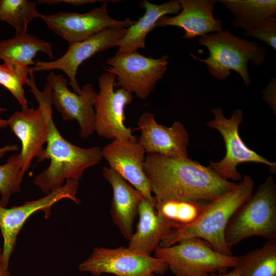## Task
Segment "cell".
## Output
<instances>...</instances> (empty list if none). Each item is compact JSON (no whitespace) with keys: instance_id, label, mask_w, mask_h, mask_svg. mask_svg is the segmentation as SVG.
Returning <instances> with one entry per match:
<instances>
[{"instance_id":"6da1fadb","label":"cell","mask_w":276,"mask_h":276,"mask_svg":"<svg viewBox=\"0 0 276 276\" xmlns=\"http://www.w3.org/2000/svg\"><path fill=\"white\" fill-rule=\"evenodd\" d=\"M143 168L155 203L167 200L210 202L236 185L219 176L210 166L189 157L177 159L147 154Z\"/></svg>"},{"instance_id":"7a4b0ae2","label":"cell","mask_w":276,"mask_h":276,"mask_svg":"<svg viewBox=\"0 0 276 276\" xmlns=\"http://www.w3.org/2000/svg\"><path fill=\"white\" fill-rule=\"evenodd\" d=\"M254 181L244 175L230 191L207 203L191 224L172 229L159 246L168 247L188 238H200L217 251L232 255L225 241V232L229 219L238 208L252 194Z\"/></svg>"},{"instance_id":"3957f363","label":"cell","mask_w":276,"mask_h":276,"mask_svg":"<svg viewBox=\"0 0 276 276\" xmlns=\"http://www.w3.org/2000/svg\"><path fill=\"white\" fill-rule=\"evenodd\" d=\"M46 147L37 162L50 160L48 167L34 179V184L45 195L64 185L67 179L79 181L84 171L100 163L102 148L95 146L83 148L65 139L53 121L52 112L48 115Z\"/></svg>"},{"instance_id":"277c9868","label":"cell","mask_w":276,"mask_h":276,"mask_svg":"<svg viewBox=\"0 0 276 276\" xmlns=\"http://www.w3.org/2000/svg\"><path fill=\"white\" fill-rule=\"evenodd\" d=\"M253 236L276 239V185L272 176L259 185L256 192L235 212L225 232V241L232 248Z\"/></svg>"},{"instance_id":"5b68a950","label":"cell","mask_w":276,"mask_h":276,"mask_svg":"<svg viewBox=\"0 0 276 276\" xmlns=\"http://www.w3.org/2000/svg\"><path fill=\"white\" fill-rule=\"evenodd\" d=\"M198 43L208 49L209 57L200 59L191 55L192 57L205 63L212 76L218 80L225 79L233 70L249 85L248 61L257 66L262 65L264 61L265 52L261 45L241 38L228 30L201 36Z\"/></svg>"},{"instance_id":"8992f818","label":"cell","mask_w":276,"mask_h":276,"mask_svg":"<svg viewBox=\"0 0 276 276\" xmlns=\"http://www.w3.org/2000/svg\"><path fill=\"white\" fill-rule=\"evenodd\" d=\"M26 85L36 99L37 109L22 108L16 111L7 120L8 126L19 139L21 149L19 154L21 160L22 175L30 168L33 159L41 154L46 143L48 133V115L52 112V88L47 82L43 90L37 87L35 75L31 73Z\"/></svg>"},{"instance_id":"52a82bcc","label":"cell","mask_w":276,"mask_h":276,"mask_svg":"<svg viewBox=\"0 0 276 276\" xmlns=\"http://www.w3.org/2000/svg\"><path fill=\"white\" fill-rule=\"evenodd\" d=\"M155 257L163 260L174 276H204L224 273L235 268L238 257L221 254L196 237L182 239L168 247L158 246Z\"/></svg>"},{"instance_id":"ba28073f","label":"cell","mask_w":276,"mask_h":276,"mask_svg":"<svg viewBox=\"0 0 276 276\" xmlns=\"http://www.w3.org/2000/svg\"><path fill=\"white\" fill-rule=\"evenodd\" d=\"M214 118L208 126L219 131L225 144L226 153L218 162H211L210 167L221 177L228 180L241 181L243 177L237 170L238 165L245 163L263 164L275 172L276 163L271 162L248 148L239 135V126L243 120L241 109H235L229 119L226 118L221 108L212 109Z\"/></svg>"},{"instance_id":"9c48e42d","label":"cell","mask_w":276,"mask_h":276,"mask_svg":"<svg viewBox=\"0 0 276 276\" xmlns=\"http://www.w3.org/2000/svg\"><path fill=\"white\" fill-rule=\"evenodd\" d=\"M104 68L116 76L114 86L145 99L168 68V55L159 58L147 57L137 51L108 58Z\"/></svg>"},{"instance_id":"30bf717a","label":"cell","mask_w":276,"mask_h":276,"mask_svg":"<svg viewBox=\"0 0 276 276\" xmlns=\"http://www.w3.org/2000/svg\"><path fill=\"white\" fill-rule=\"evenodd\" d=\"M116 76L105 72L99 78V91L94 100L95 132L109 140L136 141L130 128L127 127L125 107L133 100L131 93L118 88L114 90Z\"/></svg>"},{"instance_id":"8fae6325","label":"cell","mask_w":276,"mask_h":276,"mask_svg":"<svg viewBox=\"0 0 276 276\" xmlns=\"http://www.w3.org/2000/svg\"><path fill=\"white\" fill-rule=\"evenodd\" d=\"M81 272L94 276L110 273L116 276H149L163 275L167 265L156 257L144 255L128 247H96L90 256L79 265Z\"/></svg>"},{"instance_id":"7c38bea8","label":"cell","mask_w":276,"mask_h":276,"mask_svg":"<svg viewBox=\"0 0 276 276\" xmlns=\"http://www.w3.org/2000/svg\"><path fill=\"white\" fill-rule=\"evenodd\" d=\"M78 187L79 181L67 179L63 186L38 199L27 201L10 208L0 205V230L3 238L2 257L6 266L9 267L17 236L28 218L36 212L41 211L44 212L45 218L48 219L51 216L52 206L65 199L79 204L80 201L76 197Z\"/></svg>"},{"instance_id":"4fadbf2b","label":"cell","mask_w":276,"mask_h":276,"mask_svg":"<svg viewBox=\"0 0 276 276\" xmlns=\"http://www.w3.org/2000/svg\"><path fill=\"white\" fill-rule=\"evenodd\" d=\"M108 2L104 1L100 7L84 13L60 11L41 14L40 18L68 45L83 41L107 28L127 29L134 22L129 18L117 20L110 17L107 11Z\"/></svg>"},{"instance_id":"5bb4252c","label":"cell","mask_w":276,"mask_h":276,"mask_svg":"<svg viewBox=\"0 0 276 276\" xmlns=\"http://www.w3.org/2000/svg\"><path fill=\"white\" fill-rule=\"evenodd\" d=\"M126 31V28H107L83 41L69 44L66 52L57 59L51 61L37 60L31 67L32 71L61 70L68 77V84L74 92L80 94L81 89L76 79L79 66L96 54L118 47Z\"/></svg>"},{"instance_id":"9a60e30c","label":"cell","mask_w":276,"mask_h":276,"mask_svg":"<svg viewBox=\"0 0 276 276\" xmlns=\"http://www.w3.org/2000/svg\"><path fill=\"white\" fill-rule=\"evenodd\" d=\"M52 88L51 101L64 121L76 120L79 125V135L88 138L95 132L94 100L97 94L93 85L86 83L80 94L67 87V80L62 75L51 72L47 77Z\"/></svg>"},{"instance_id":"2e32d148","label":"cell","mask_w":276,"mask_h":276,"mask_svg":"<svg viewBox=\"0 0 276 276\" xmlns=\"http://www.w3.org/2000/svg\"><path fill=\"white\" fill-rule=\"evenodd\" d=\"M137 142L146 154L155 153L177 159L188 158L189 135L184 125L175 121L170 127L158 124L155 116L145 112L140 117Z\"/></svg>"},{"instance_id":"e0dca14e","label":"cell","mask_w":276,"mask_h":276,"mask_svg":"<svg viewBox=\"0 0 276 276\" xmlns=\"http://www.w3.org/2000/svg\"><path fill=\"white\" fill-rule=\"evenodd\" d=\"M109 167L155 205L149 181L144 171L146 152L136 141L114 140L102 148Z\"/></svg>"},{"instance_id":"ac0fdd59","label":"cell","mask_w":276,"mask_h":276,"mask_svg":"<svg viewBox=\"0 0 276 276\" xmlns=\"http://www.w3.org/2000/svg\"><path fill=\"white\" fill-rule=\"evenodd\" d=\"M181 11L174 16H164L157 22L156 27L175 26L185 32L186 39L202 36L211 32L222 31V21L213 15L214 0H179Z\"/></svg>"},{"instance_id":"d6986e66","label":"cell","mask_w":276,"mask_h":276,"mask_svg":"<svg viewBox=\"0 0 276 276\" xmlns=\"http://www.w3.org/2000/svg\"><path fill=\"white\" fill-rule=\"evenodd\" d=\"M102 175L110 184L112 199L110 214L114 224L126 239L133 234V224L140 202L142 193L129 185L119 174L109 167L103 168Z\"/></svg>"},{"instance_id":"ffe728a7","label":"cell","mask_w":276,"mask_h":276,"mask_svg":"<svg viewBox=\"0 0 276 276\" xmlns=\"http://www.w3.org/2000/svg\"><path fill=\"white\" fill-rule=\"evenodd\" d=\"M139 221L136 229L129 240L128 248L138 253L151 256L174 225L164 219L155 205L144 197L138 208Z\"/></svg>"},{"instance_id":"44dd1931","label":"cell","mask_w":276,"mask_h":276,"mask_svg":"<svg viewBox=\"0 0 276 276\" xmlns=\"http://www.w3.org/2000/svg\"><path fill=\"white\" fill-rule=\"evenodd\" d=\"M145 10L144 15L126 29L124 36L118 44L115 55H121L145 48L148 34L156 27L158 20L167 14H177L181 10L178 1H172L156 5L143 0L140 3Z\"/></svg>"},{"instance_id":"7402d4cb","label":"cell","mask_w":276,"mask_h":276,"mask_svg":"<svg viewBox=\"0 0 276 276\" xmlns=\"http://www.w3.org/2000/svg\"><path fill=\"white\" fill-rule=\"evenodd\" d=\"M45 54L50 59L54 57L52 44L28 33L15 35L0 41V60L13 61L30 66L38 53Z\"/></svg>"},{"instance_id":"603a6c76","label":"cell","mask_w":276,"mask_h":276,"mask_svg":"<svg viewBox=\"0 0 276 276\" xmlns=\"http://www.w3.org/2000/svg\"><path fill=\"white\" fill-rule=\"evenodd\" d=\"M219 2L233 15L234 27L252 29L270 17L276 16L275 0H221Z\"/></svg>"},{"instance_id":"cb8c5ba5","label":"cell","mask_w":276,"mask_h":276,"mask_svg":"<svg viewBox=\"0 0 276 276\" xmlns=\"http://www.w3.org/2000/svg\"><path fill=\"white\" fill-rule=\"evenodd\" d=\"M235 267L240 276H276V239L238 257Z\"/></svg>"},{"instance_id":"d4e9b609","label":"cell","mask_w":276,"mask_h":276,"mask_svg":"<svg viewBox=\"0 0 276 276\" xmlns=\"http://www.w3.org/2000/svg\"><path fill=\"white\" fill-rule=\"evenodd\" d=\"M36 2L28 0H1L0 20L14 28L17 35L27 33L29 24L36 18H40Z\"/></svg>"},{"instance_id":"484cf974","label":"cell","mask_w":276,"mask_h":276,"mask_svg":"<svg viewBox=\"0 0 276 276\" xmlns=\"http://www.w3.org/2000/svg\"><path fill=\"white\" fill-rule=\"evenodd\" d=\"M209 202L167 200L155 203L158 213L175 228L191 224L198 217Z\"/></svg>"},{"instance_id":"4316f807","label":"cell","mask_w":276,"mask_h":276,"mask_svg":"<svg viewBox=\"0 0 276 276\" xmlns=\"http://www.w3.org/2000/svg\"><path fill=\"white\" fill-rule=\"evenodd\" d=\"M31 71V67L13 61H4L0 64V84L9 91L22 108L28 107L24 86Z\"/></svg>"},{"instance_id":"83f0119b","label":"cell","mask_w":276,"mask_h":276,"mask_svg":"<svg viewBox=\"0 0 276 276\" xmlns=\"http://www.w3.org/2000/svg\"><path fill=\"white\" fill-rule=\"evenodd\" d=\"M21 160L19 154L10 156L0 165V205L6 208L13 194L20 191L24 176L21 174Z\"/></svg>"},{"instance_id":"f1b7e54d","label":"cell","mask_w":276,"mask_h":276,"mask_svg":"<svg viewBox=\"0 0 276 276\" xmlns=\"http://www.w3.org/2000/svg\"><path fill=\"white\" fill-rule=\"evenodd\" d=\"M245 35L251 36L267 43L274 50L276 49V19L270 17L259 26L246 31Z\"/></svg>"},{"instance_id":"f546056e","label":"cell","mask_w":276,"mask_h":276,"mask_svg":"<svg viewBox=\"0 0 276 276\" xmlns=\"http://www.w3.org/2000/svg\"><path fill=\"white\" fill-rule=\"evenodd\" d=\"M39 4H47L49 5L58 4L61 3L70 4L74 6H80L87 4H93L97 2H102L98 0H40L37 1Z\"/></svg>"},{"instance_id":"4dcf8cb0","label":"cell","mask_w":276,"mask_h":276,"mask_svg":"<svg viewBox=\"0 0 276 276\" xmlns=\"http://www.w3.org/2000/svg\"><path fill=\"white\" fill-rule=\"evenodd\" d=\"M0 276H10L9 267L6 266L3 259L2 248H0Z\"/></svg>"},{"instance_id":"1f68e13d","label":"cell","mask_w":276,"mask_h":276,"mask_svg":"<svg viewBox=\"0 0 276 276\" xmlns=\"http://www.w3.org/2000/svg\"><path fill=\"white\" fill-rule=\"evenodd\" d=\"M18 149V147L17 145H7L0 147V158H2L6 153L16 151Z\"/></svg>"},{"instance_id":"d6a6232c","label":"cell","mask_w":276,"mask_h":276,"mask_svg":"<svg viewBox=\"0 0 276 276\" xmlns=\"http://www.w3.org/2000/svg\"><path fill=\"white\" fill-rule=\"evenodd\" d=\"M204 276H240V272L238 268L235 267L227 273H211Z\"/></svg>"},{"instance_id":"836d02e7","label":"cell","mask_w":276,"mask_h":276,"mask_svg":"<svg viewBox=\"0 0 276 276\" xmlns=\"http://www.w3.org/2000/svg\"><path fill=\"white\" fill-rule=\"evenodd\" d=\"M6 108L0 106V113L4 112ZM8 126L7 120L0 118V130Z\"/></svg>"},{"instance_id":"e575fe53","label":"cell","mask_w":276,"mask_h":276,"mask_svg":"<svg viewBox=\"0 0 276 276\" xmlns=\"http://www.w3.org/2000/svg\"><path fill=\"white\" fill-rule=\"evenodd\" d=\"M149 276H155L154 274H151Z\"/></svg>"}]
</instances>
